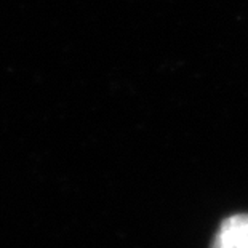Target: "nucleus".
<instances>
[{
	"mask_svg": "<svg viewBox=\"0 0 248 248\" xmlns=\"http://www.w3.org/2000/svg\"><path fill=\"white\" fill-rule=\"evenodd\" d=\"M210 248H248V213H235L221 221Z\"/></svg>",
	"mask_w": 248,
	"mask_h": 248,
	"instance_id": "nucleus-1",
	"label": "nucleus"
}]
</instances>
